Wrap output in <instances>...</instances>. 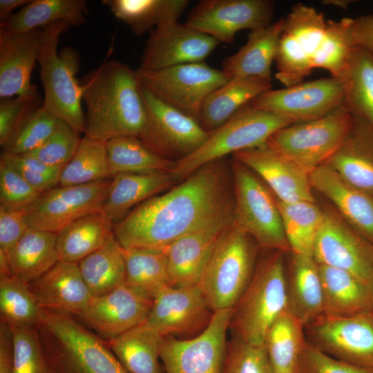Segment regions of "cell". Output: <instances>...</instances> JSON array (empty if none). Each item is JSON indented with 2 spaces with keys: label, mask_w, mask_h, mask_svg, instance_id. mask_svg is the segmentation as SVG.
Segmentation results:
<instances>
[{
  "label": "cell",
  "mask_w": 373,
  "mask_h": 373,
  "mask_svg": "<svg viewBox=\"0 0 373 373\" xmlns=\"http://www.w3.org/2000/svg\"><path fill=\"white\" fill-rule=\"evenodd\" d=\"M284 18L251 30L247 41L236 53L225 58L222 70L231 77H254L271 82V65L275 60Z\"/></svg>",
  "instance_id": "f546056e"
},
{
  "label": "cell",
  "mask_w": 373,
  "mask_h": 373,
  "mask_svg": "<svg viewBox=\"0 0 373 373\" xmlns=\"http://www.w3.org/2000/svg\"><path fill=\"white\" fill-rule=\"evenodd\" d=\"M106 148L111 178L120 173L170 172L174 163L135 137L112 139Z\"/></svg>",
  "instance_id": "b9f144b4"
},
{
  "label": "cell",
  "mask_w": 373,
  "mask_h": 373,
  "mask_svg": "<svg viewBox=\"0 0 373 373\" xmlns=\"http://www.w3.org/2000/svg\"><path fill=\"white\" fill-rule=\"evenodd\" d=\"M124 284L139 294L153 300L169 285L166 254L164 250L123 248Z\"/></svg>",
  "instance_id": "ab89813d"
},
{
  "label": "cell",
  "mask_w": 373,
  "mask_h": 373,
  "mask_svg": "<svg viewBox=\"0 0 373 373\" xmlns=\"http://www.w3.org/2000/svg\"><path fill=\"white\" fill-rule=\"evenodd\" d=\"M307 341L345 363L373 369V312L347 316L323 314L305 326Z\"/></svg>",
  "instance_id": "4fadbf2b"
},
{
  "label": "cell",
  "mask_w": 373,
  "mask_h": 373,
  "mask_svg": "<svg viewBox=\"0 0 373 373\" xmlns=\"http://www.w3.org/2000/svg\"><path fill=\"white\" fill-rule=\"evenodd\" d=\"M41 312L28 283L13 276L0 277L1 321L10 327H35Z\"/></svg>",
  "instance_id": "ee69618b"
},
{
  "label": "cell",
  "mask_w": 373,
  "mask_h": 373,
  "mask_svg": "<svg viewBox=\"0 0 373 373\" xmlns=\"http://www.w3.org/2000/svg\"><path fill=\"white\" fill-rule=\"evenodd\" d=\"M188 0H103L115 17L126 23L137 36L160 26L178 21L189 4Z\"/></svg>",
  "instance_id": "8d00e7d4"
},
{
  "label": "cell",
  "mask_w": 373,
  "mask_h": 373,
  "mask_svg": "<svg viewBox=\"0 0 373 373\" xmlns=\"http://www.w3.org/2000/svg\"><path fill=\"white\" fill-rule=\"evenodd\" d=\"M268 252L258 261L250 283L233 308L230 320L229 329L233 335L251 345H263L268 329L287 309L286 253Z\"/></svg>",
  "instance_id": "277c9868"
},
{
  "label": "cell",
  "mask_w": 373,
  "mask_h": 373,
  "mask_svg": "<svg viewBox=\"0 0 373 373\" xmlns=\"http://www.w3.org/2000/svg\"><path fill=\"white\" fill-rule=\"evenodd\" d=\"M344 91V104L353 115L373 126V55L354 46L338 79Z\"/></svg>",
  "instance_id": "74e56055"
},
{
  "label": "cell",
  "mask_w": 373,
  "mask_h": 373,
  "mask_svg": "<svg viewBox=\"0 0 373 373\" xmlns=\"http://www.w3.org/2000/svg\"><path fill=\"white\" fill-rule=\"evenodd\" d=\"M222 373H274L263 345L247 344L233 334L228 341Z\"/></svg>",
  "instance_id": "f907efd6"
},
{
  "label": "cell",
  "mask_w": 373,
  "mask_h": 373,
  "mask_svg": "<svg viewBox=\"0 0 373 373\" xmlns=\"http://www.w3.org/2000/svg\"><path fill=\"white\" fill-rule=\"evenodd\" d=\"M41 30L11 33L0 30V98L39 94L31 76L41 46Z\"/></svg>",
  "instance_id": "cb8c5ba5"
},
{
  "label": "cell",
  "mask_w": 373,
  "mask_h": 373,
  "mask_svg": "<svg viewBox=\"0 0 373 373\" xmlns=\"http://www.w3.org/2000/svg\"><path fill=\"white\" fill-rule=\"evenodd\" d=\"M294 373H373V369L334 358L307 341L298 357Z\"/></svg>",
  "instance_id": "11a10c76"
},
{
  "label": "cell",
  "mask_w": 373,
  "mask_h": 373,
  "mask_svg": "<svg viewBox=\"0 0 373 373\" xmlns=\"http://www.w3.org/2000/svg\"><path fill=\"white\" fill-rule=\"evenodd\" d=\"M82 137L81 134L59 119L50 137L39 148L26 154L51 167L63 169L74 156Z\"/></svg>",
  "instance_id": "681fc988"
},
{
  "label": "cell",
  "mask_w": 373,
  "mask_h": 373,
  "mask_svg": "<svg viewBox=\"0 0 373 373\" xmlns=\"http://www.w3.org/2000/svg\"><path fill=\"white\" fill-rule=\"evenodd\" d=\"M213 314L197 285H167L153 300L146 322L163 337L189 338L207 327Z\"/></svg>",
  "instance_id": "d6986e66"
},
{
  "label": "cell",
  "mask_w": 373,
  "mask_h": 373,
  "mask_svg": "<svg viewBox=\"0 0 373 373\" xmlns=\"http://www.w3.org/2000/svg\"><path fill=\"white\" fill-rule=\"evenodd\" d=\"M26 211L0 207V250L7 253L29 229Z\"/></svg>",
  "instance_id": "9f6ffc18"
},
{
  "label": "cell",
  "mask_w": 373,
  "mask_h": 373,
  "mask_svg": "<svg viewBox=\"0 0 373 373\" xmlns=\"http://www.w3.org/2000/svg\"><path fill=\"white\" fill-rule=\"evenodd\" d=\"M306 342L305 325L287 308L272 323L264 340L273 372L294 373Z\"/></svg>",
  "instance_id": "f35d334b"
},
{
  "label": "cell",
  "mask_w": 373,
  "mask_h": 373,
  "mask_svg": "<svg viewBox=\"0 0 373 373\" xmlns=\"http://www.w3.org/2000/svg\"><path fill=\"white\" fill-rule=\"evenodd\" d=\"M232 156L254 171L279 200L316 202L310 175L265 144Z\"/></svg>",
  "instance_id": "7402d4cb"
},
{
  "label": "cell",
  "mask_w": 373,
  "mask_h": 373,
  "mask_svg": "<svg viewBox=\"0 0 373 373\" xmlns=\"http://www.w3.org/2000/svg\"><path fill=\"white\" fill-rule=\"evenodd\" d=\"M59 119L43 105L37 109L1 147L3 151L26 154L39 148L53 133Z\"/></svg>",
  "instance_id": "7dc6e473"
},
{
  "label": "cell",
  "mask_w": 373,
  "mask_h": 373,
  "mask_svg": "<svg viewBox=\"0 0 373 373\" xmlns=\"http://www.w3.org/2000/svg\"><path fill=\"white\" fill-rule=\"evenodd\" d=\"M31 0H0V23L8 20L19 7H23Z\"/></svg>",
  "instance_id": "91938a15"
},
{
  "label": "cell",
  "mask_w": 373,
  "mask_h": 373,
  "mask_svg": "<svg viewBox=\"0 0 373 373\" xmlns=\"http://www.w3.org/2000/svg\"><path fill=\"white\" fill-rule=\"evenodd\" d=\"M42 309L79 315L93 297L78 263L58 261L37 280L29 283Z\"/></svg>",
  "instance_id": "d4e9b609"
},
{
  "label": "cell",
  "mask_w": 373,
  "mask_h": 373,
  "mask_svg": "<svg viewBox=\"0 0 373 373\" xmlns=\"http://www.w3.org/2000/svg\"><path fill=\"white\" fill-rule=\"evenodd\" d=\"M13 341L11 327L6 323L0 324V373H12Z\"/></svg>",
  "instance_id": "680465c9"
},
{
  "label": "cell",
  "mask_w": 373,
  "mask_h": 373,
  "mask_svg": "<svg viewBox=\"0 0 373 373\" xmlns=\"http://www.w3.org/2000/svg\"><path fill=\"white\" fill-rule=\"evenodd\" d=\"M325 164L347 184L373 196V126L354 116L347 136Z\"/></svg>",
  "instance_id": "4316f807"
},
{
  "label": "cell",
  "mask_w": 373,
  "mask_h": 373,
  "mask_svg": "<svg viewBox=\"0 0 373 373\" xmlns=\"http://www.w3.org/2000/svg\"><path fill=\"white\" fill-rule=\"evenodd\" d=\"M37 327L50 373H128L107 343L75 316L42 309Z\"/></svg>",
  "instance_id": "3957f363"
},
{
  "label": "cell",
  "mask_w": 373,
  "mask_h": 373,
  "mask_svg": "<svg viewBox=\"0 0 373 373\" xmlns=\"http://www.w3.org/2000/svg\"><path fill=\"white\" fill-rule=\"evenodd\" d=\"M219 42L178 21L158 26L149 33L140 68L160 70L204 62Z\"/></svg>",
  "instance_id": "ffe728a7"
},
{
  "label": "cell",
  "mask_w": 373,
  "mask_h": 373,
  "mask_svg": "<svg viewBox=\"0 0 373 373\" xmlns=\"http://www.w3.org/2000/svg\"><path fill=\"white\" fill-rule=\"evenodd\" d=\"M11 329L13 341L12 373H50L37 327Z\"/></svg>",
  "instance_id": "c3c4849f"
},
{
  "label": "cell",
  "mask_w": 373,
  "mask_h": 373,
  "mask_svg": "<svg viewBox=\"0 0 373 373\" xmlns=\"http://www.w3.org/2000/svg\"><path fill=\"white\" fill-rule=\"evenodd\" d=\"M285 287L287 308L305 326L324 314L319 265L313 256L286 254Z\"/></svg>",
  "instance_id": "83f0119b"
},
{
  "label": "cell",
  "mask_w": 373,
  "mask_h": 373,
  "mask_svg": "<svg viewBox=\"0 0 373 373\" xmlns=\"http://www.w3.org/2000/svg\"><path fill=\"white\" fill-rule=\"evenodd\" d=\"M78 265L93 296L106 294L124 284L123 247L115 233Z\"/></svg>",
  "instance_id": "60d3db41"
},
{
  "label": "cell",
  "mask_w": 373,
  "mask_h": 373,
  "mask_svg": "<svg viewBox=\"0 0 373 373\" xmlns=\"http://www.w3.org/2000/svg\"><path fill=\"white\" fill-rule=\"evenodd\" d=\"M350 18L339 21L327 20L325 38L317 51L313 67L327 70L339 79L350 59L352 46L348 34Z\"/></svg>",
  "instance_id": "bcb514c9"
},
{
  "label": "cell",
  "mask_w": 373,
  "mask_h": 373,
  "mask_svg": "<svg viewBox=\"0 0 373 373\" xmlns=\"http://www.w3.org/2000/svg\"><path fill=\"white\" fill-rule=\"evenodd\" d=\"M325 5H332L341 9H347L353 1L350 0H325L323 1Z\"/></svg>",
  "instance_id": "94428289"
},
{
  "label": "cell",
  "mask_w": 373,
  "mask_h": 373,
  "mask_svg": "<svg viewBox=\"0 0 373 373\" xmlns=\"http://www.w3.org/2000/svg\"><path fill=\"white\" fill-rule=\"evenodd\" d=\"M271 87V82L258 77H232L207 97L199 122L207 131L211 132Z\"/></svg>",
  "instance_id": "4dcf8cb0"
},
{
  "label": "cell",
  "mask_w": 373,
  "mask_h": 373,
  "mask_svg": "<svg viewBox=\"0 0 373 373\" xmlns=\"http://www.w3.org/2000/svg\"><path fill=\"white\" fill-rule=\"evenodd\" d=\"M310 182L354 231L373 244V196L347 184L326 164L311 173Z\"/></svg>",
  "instance_id": "484cf974"
},
{
  "label": "cell",
  "mask_w": 373,
  "mask_h": 373,
  "mask_svg": "<svg viewBox=\"0 0 373 373\" xmlns=\"http://www.w3.org/2000/svg\"><path fill=\"white\" fill-rule=\"evenodd\" d=\"M111 178L87 184L60 186L42 193L26 213L30 229L58 233L79 218L100 211Z\"/></svg>",
  "instance_id": "5bb4252c"
},
{
  "label": "cell",
  "mask_w": 373,
  "mask_h": 373,
  "mask_svg": "<svg viewBox=\"0 0 373 373\" xmlns=\"http://www.w3.org/2000/svg\"><path fill=\"white\" fill-rule=\"evenodd\" d=\"M43 105L40 95L17 96L0 102V145L2 147L25 121Z\"/></svg>",
  "instance_id": "db71d44e"
},
{
  "label": "cell",
  "mask_w": 373,
  "mask_h": 373,
  "mask_svg": "<svg viewBox=\"0 0 373 373\" xmlns=\"http://www.w3.org/2000/svg\"><path fill=\"white\" fill-rule=\"evenodd\" d=\"M163 339L145 322L106 342L128 373H162L159 359Z\"/></svg>",
  "instance_id": "e575fe53"
},
{
  "label": "cell",
  "mask_w": 373,
  "mask_h": 373,
  "mask_svg": "<svg viewBox=\"0 0 373 373\" xmlns=\"http://www.w3.org/2000/svg\"><path fill=\"white\" fill-rule=\"evenodd\" d=\"M276 200L291 252L313 256L315 240L323 220L322 207L316 202Z\"/></svg>",
  "instance_id": "7bdbcfd3"
},
{
  "label": "cell",
  "mask_w": 373,
  "mask_h": 373,
  "mask_svg": "<svg viewBox=\"0 0 373 373\" xmlns=\"http://www.w3.org/2000/svg\"><path fill=\"white\" fill-rule=\"evenodd\" d=\"M57 237L55 233L29 228L6 253L11 274L30 283L47 272L58 262Z\"/></svg>",
  "instance_id": "836d02e7"
},
{
  "label": "cell",
  "mask_w": 373,
  "mask_h": 373,
  "mask_svg": "<svg viewBox=\"0 0 373 373\" xmlns=\"http://www.w3.org/2000/svg\"><path fill=\"white\" fill-rule=\"evenodd\" d=\"M226 157L209 162L113 226L123 248L164 250L183 236L233 216Z\"/></svg>",
  "instance_id": "6da1fadb"
},
{
  "label": "cell",
  "mask_w": 373,
  "mask_h": 373,
  "mask_svg": "<svg viewBox=\"0 0 373 373\" xmlns=\"http://www.w3.org/2000/svg\"><path fill=\"white\" fill-rule=\"evenodd\" d=\"M343 104V84L338 79L330 77L271 89L250 105L296 124L322 117Z\"/></svg>",
  "instance_id": "9a60e30c"
},
{
  "label": "cell",
  "mask_w": 373,
  "mask_h": 373,
  "mask_svg": "<svg viewBox=\"0 0 373 373\" xmlns=\"http://www.w3.org/2000/svg\"><path fill=\"white\" fill-rule=\"evenodd\" d=\"M353 122L343 104L322 117L278 130L265 144L310 175L338 149Z\"/></svg>",
  "instance_id": "9c48e42d"
},
{
  "label": "cell",
  "mask_w": 373,
  "mask_h": 373,
  "mask_svg": "<svg viewBox=\"0 0 373 373\" xmlns=\"http://www.w3.org/2000/svg\"><path fill=\"white\" fill-rule=\"evenodd\" d=\"M348 34L352 46H360L373 55V15L350 18Z\"/></svg>",
  "instance_id": "6f0895ef"
},
{
  "label": "cell",
  "mask_w": 373,
  "mask_h": 373,
  "mask_svg": "<svg viewBox=\"0 0 373 373\" xmlns=\"http://www.w3.org/2000/svg\"><path fill=\"white\" fill-rule=\"evenodd\" d=\"M0 161L10 166L41 193L57 186L62 169L51 167L28 154L1 153Z\"/></svg>",
  "instance_id": "816d5d0a"
},
{
  "label": "cell",
  "mask_w": 373,
  "mask_h": 373,
  "mask_svg": "<svg viewBox=\"0 0 373 373\" xmlns=\"http://www.w3.org/2000/svg\"><path fill=\"white\" fill-rule=\"evenodd\" d=\"M80 84L86 107L84 135L104 143L119 137L144 140L146 112L135 70L106 59Z\"/></svg>",
  "instance_id": "7a4b0ae2"
},
{
  "label": "cell",
  "mask_w": 373,
  "mask_h": 373,
  "mask_svg": "<svg viewBox=\"0 0 373 373\" xmlns=\"http://www.w3.org/2000/svg\"><path fill=\"white\" fill-rule=\"evenodd\" d=\"M322 209L323 220L313 258L320 265L345 270L369 283L373 277V244L354 231L332 206Z\"/></svg>",
  "instance_id": "2e32d148"
},
{
  "label": "cell",
  "mask_w": 373,
  "mask_h": 373,
  "mask_svg": "<svg viewBox=\"0 0 373 373\" xmlns=\"http://www.w3.org/2000/svg\"><path fill=\"white\" fill-rule=\"evenodd\" d=\"M370 287V292H371V307H372V312H373V277L371 279V280L369 283Z\"/></svg>",
  "instance_id": "6125c7cd"
},
{
  "label": "cell",
  "mask_w": 373,
  "mask_h": 373,
  "mask_svg": "<svg viewBox=\"0 0 373 373\" xmlns=\"http://www.w3.org/2000/svg\"><path fill=\"white\" fill-rule=\"evenodd\" d=\"M232 312L233 308L214 312L194 337H164L160 359L165 373H222Z\"/></svg>",
  "instance_id": "7c38bea8"
},
{
  "label": "cell",
  "mask_w": 373,
  "mask_h": 373,
  "mask_svg": "<svg viewBox=\"0 0 373 373\" xmlns=\"http://www.w3.org/2000/svg\"><path fill=\"white\" fill-rule=\"evenodd\" d=\"M141 90L147 119L143 142L149 148L171 160L175 157L176 161L190 155L204 142L209 132L199 121L160 100L142 86Z\"/></svg>",
  "instance_id": "e0dca14e"
},
{
  "label": "cell",
  "mask_w": 373,
  "mask_h": 373,
  "mask_svg": "<svg viewBox=\"0 0 373 373\" xmlns=\"http://www.w3.org/2000/svg\"><path fill=\"white\" fill-rule=\"evenodd\" d=\"M135 73L141 86L198 121L207 97L232 78L204 61Z\"/></svg>",
  "instance_id": "30bf717a"
},
{
  "label": "cell",
  "mask_w": 373,
  "mask_h": 373,
  "mask_svg": "<svg viewBox=\"0 0 373 373\" xmlns=\"http://www.w3.org/2000/svg\"><path fill=\"white\" fill-rule=\"evenodd\" d=\"M324 314L347 316L371 312L368 283L343 269L319 265Z\"/></svg>",
  "instance_id": "d6a6232c"
},
{
  "label": "cell",
  "mask_w": 373,
  "mask_h": 373,
  "mask_svg": "<svg viewBox=\"0 0 373 373\" xmlns=\"http://www.w3.org/2000/svg\"><path fill=\"white\" fill-rule=\"evenodd\" d=\"M175 182L169 172L115 175L102 210L114 226L135 207L166 191Z\"/></svg>",
  "instance_id": "f1b7e54d"
},
{
  "label": "cell",
  "mask_w": 373,
  "mask_h": 373,
  "mask_svg": "<svg viewBox=\"0 0 373 373\" xmlns=\"http://www.w3.org/2000/svg\"><path fill=\"white\" fill-rule=\"evenodd\" d=\"M153 300L123 284L113 291L93 296L77 316L84 325L108 341L146 321Z\"/></svg>",
  "instance_id": "44dd1931"
},
{
  "label": "cell",
  "mask_w": 373,
  "mask_h": 373,
  "mask_svg": "<svg viewBox=\"0 0 373 373\" xmlns=\"http://www.w3.org/2000/svg\"><path fill=\"white\" fill-rule=\"evenodd\" d=\"M274 9L270 0H202L192 9L185 23L219 43L231 44L240 30L270 25Z\"/></svg>",
  "instance_id": "ac0fdd59"
},
{
  "label": "cell",
  "mask_w": 373,
  "mask_h": 373,
  "mask_svg": "<svg viewBox=\"0 0 373 373\" xmlns=\"http://www.w3.org/2000/svg\"><path fill=\"white\" fill-rule=\"evenodd\" d=\"M88 14L86 0H31L0 23V30L11 33H23L42 30L57 22L70 27L84 25Z\"/></svg>",
  "instance_id": "1f68e13d"
},
{
  "label": "cell",
  "mask_w": 373,
  "mask_h": 373,
  "mask_svg": "<svg viewBox=\"0 0 373 373\" xmlns=\"http://www.w3.org/2000/svg\"><path fill=\"white\" fill-rule=\"evenodd\" d=\"M259 249L235 223L220 236L197 285L213 312L236 305L252 278Z\"/></svg>",
  "instance_id": "8992f818"
},
{
  "label": "cell",
  "mask_w": 373,
  "mask_h": 373,
  "mask_svg": "<svg viewBox=\"0 0 373 373\" xmlns=\"http://www.w3.org/2000/svg\"><path fill=\"white\" fill-rule=\"evenodd\" d=\"M42 193L0 161V207L27 211Z\"/></svg>",
  "instance_id": "f5cc1de1"
},
{
  "label": "cell",
  "mask_w": 373,
  "mask_h": 373,
  "mask_svg": "<svg viewBox=\"0 0 373 373\" xmlns=\"http://www.w3.org/2000/svg\"><path fill=\"white\" fill-rule=\"evenodd\" d=\"M113 233V224L102 210L87 214L57 233V260L79 263L100 248Z\"/></svg>",
  "instance_id": "d590c367"
},
{
  "label": "cell",
  "mask_w": 373,
  "mask_h": 373,
  "mask_svg": "<svg viewBox=\"0 0 373 373\" xmlns=\"http://www.w3.org/2000/svg\"><path fill=\"white\" fill-rule=\"evenodd\" d=\"M69 28L64 22H57L41 30L38 64L44 88L43 106L74 131L84 134L82 88L76 78L79 57L69 47L58 52L59 38Z\"/></svg>",
  "instance_id": "5b68a950"
},
{
  "label": "cell",
  "mask_w": 373,
  "mask_h": 373,
  "mask_svg": "<svg viewBox=\"0 0 373 373\" xmlns=\"http://www.w3.org/2000/svg\"><path fill=\"white\" fill-rule=\"evenodd\" d=\"M322 12L303 3L294 5L284 18L275 63V77L285 87L303 82L314 70L313 61L326 33Z\"/></svg>",
  "instance_id": "8fae6325"
},
{
  "label": "cell",
  "mask_w": 373,
  "mask_h": 373,
  "mask_svg": "<svg viewBox=\"0 0 373 373\" xmlns=\"http://www.w3.org/2000/svg\"><path fill=\"white\" fill-rule=\"evenodd\" d=\"M110 178L106 143L84 135L74 156L62 169L58 185H78Z\"/></svg>",
  "instance_id": "f6af8a7d"
},
{
  "label": "cell",
  "mask_w": 373,
  "mask_h": 373,
  "mask_svg": "<svg viewBox=\"0 0 373 373\" xmlns=\"http://www.w3.org/2000/svg\"><path fill=\"white\" fill-rule=\"evenodd\" d=\"M293 124L290 121L250 104L216 129L190 155L174 161L170 171L175 181L183 180L201 166L227 155L264 145L278 130Z\"/></svg>",
  "instance_id": "52a82bcc"
},
{
  "label": "cell",
  "mask_w": 373,
  "mask_h": 373,
  "mask_svg": "<svg viewBox=\"0 0 373 373\" xmlns=\"http://www.w3.org/2000/svg\"><path fill=\"white\" fill-rule=\"evenodd\" d=\"M233 223V216L222 218L183 236L166 248L169 285H198L216 244Z\"/></svg>",
  "instance_id": "603a6c76"
},
{
  "label": "cell",
  "mask_w": 373,
  "mask_h": 373,
  "mask_svg": "<svg viewBox=\"0 0 373 373\" xmlns=\"http://www.w3.org/2000/svg\"><path fill=\"white\" fill-rule=\"evenodd\" d=\"M233 219L260 249L290 252L276 197L250 169L232 159Z\"/></svg>",
  "instance_id": "ba28073f"
}]
</instances>
